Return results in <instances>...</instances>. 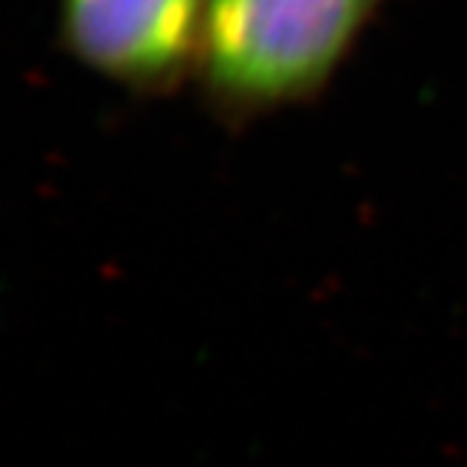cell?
<instances>
[{"mask_svg": "<svg viewBox=\"0 0 467 467\" xmlns=\"http://www.w3.org/2000/svg\"><path fill=\"white\" fill-rule=\"evenodd\" d=\"M386 0H206L194 77L223 116L313 99Z\"/></svg>", "mask_w": 467, "mask_h": 467, "instance_id": "6da1fadb", "label": "cell"}, {"mask_svg": "<svg viewBox=\"0 0 467 467\" xmlns=\"http://www.w3.org/2000/svg\"><path fill=\"white\" fill-rule=\"evenodd\" d=\"M59 35L88 71L132 93H166L197 71L206 0H57Z\"/></svg>", "mask_w": 467, "mask_h": 467, "instance_id": "7a4b0ae2", "label": "cell"}]
</instances>
